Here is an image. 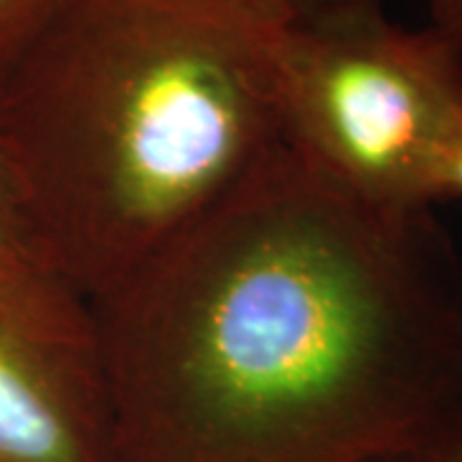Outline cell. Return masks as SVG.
Wrapping results in <instances>:
<instances>
[{"mask_svg":"<svg viewBox=\"0 0 462 462\" xmlns=\"http://www.w3.org/2000/svg\"><path fill=\"white\" fill-rule=\"evenodd\" d=\"M281 32L245 0H65L0 78V147L88 306L281 144Z\"/></svg>","mask_w":462,"mask_h":462,"instance_id":"7a4b0ae2","label":"cell"},{"mask_svg":"<svg viewBox=\"0 0 462 462\" xmlns=\"http://www.w3.org/2000/svg\"><path fill=\"white\" fill-rule=\"evenodd\" d=\"M278 65L282 142L306 165L378 208L445 203L462 132V57L445 33L367 3L282 26Z\"/></svg>","mask_w":462,"mask_h":462,"instance_id":"3957f363","label":"cell"},{"mask_svg":"<svg viewBox=\"0 0 462 462\" xmlns=\"http://www.w3.org/2000/svg\"><path fill=\"white\" fill-rule=\"evenodd\" d=\"M416 462H421V460H416Z\"/></svg>","mask_w":462,"mask_h":462,"instance_id":"7c38bea8","label":"cell"},{"mask_svg":"<svg viewBox=\"0 0 462 462\" xmlns=\"http://www.w3.org/2000/svg\"><path fill=\"white\" fill-rule=\"evenodd\" d=\"M62 5L65 0H0V78Z\"/></svg>","mask_w":462,"mask_h":462,"instance_id":"8992f818","label":"cell"},{"mask_svg":"<svg viewBox=\"0 0 462 462\" xmlns=\"http://www.w3.org/2000/svg\"><path fill=\"white\" fill-rule=\"evenodd\" d=\"M0 462H114L93 345L0 300Z\"/></svg>","mask_w":462,"mask_h":462,"instance_id":"277c9868","label":"cell"},{"mask_svg":"<svg viewBox=\"0 0 462 462\" xmlns=\"http://www.w3.org/2000/svg\"><path fill=\"white\" fill-rule=\"evenodd\" d=\"M424 462H462V424L445 437V442Z\"/></svg>","mask_w":462,"mask_h":462,"instance_id":"30bf717a","label":"cell"},{"mask_svg":"<svg viewBox=\"0 0 462 462\" xmlns=\"http://www.w3.org/2000/svg\"><path fill=\"white\" fill-rule=\"evenodd\" d=\"M114 462H416L462 424V257L285 142L88 306Z\"/></svg>","mask_w":462,"mask_h":462,"instance_id":"6da1fadb","label":"cell"},{"mask_svg":"<svg viewBox=\"0 0 462 462\" xmlns=\"http://www.w3.org/2000/svg\"><path fill=\"white\" fill-rule=\"evenodd\" d=\"M431 11V29L447 32L452 29V23L460 18L462 0H430Z\"/></svg>","mask_w":462,"mask_h":462,"instance_id":"9c48e42d","label":"cell"},{"mask_svg":"<svg viewBox=\"0 0 462 462\" xmlns=\"http://www.w3.org/2000/svg\"><path fill=\"white\" fill-rule=\"evenodd\" d=\"M439 33H445L447 39H449V44H452V47L457 50V54L462 57V14L460 18L452 23V29H447V32H439Z\"/></svg>","mask_w":462,"mask_h":462,"instance_id":"8fae6325","label":"cell"},{"mask_svg":"<svg viewBox=\"0 0 462 462\" xmlns=\"http://www.w3.org/2000/svg\"><path fill=\"white\" fill-rule=\"evenodd\" d=\"M0 300L39 327L93 345L90 311L51 267L0 147Z\"/></svg>","mask_w":462,"mask_h":462,"instance_id":"5b68a950","label":"cell"},{"mask_svg":"<svg viewBox=\"0 0 462 462\" xmlns=\"http://www.w3.org/2000/svg\"><path fill=\"white\" fill-rule=\"evenodd\" d=\"M245 3L270 21H275L281 26H291V23L311 21V18L337 14L345 8H355V5L383 3V0H245Z\"/></svg>","mask_w":462,"mask_h":462,"instance_id":"52a82bcc","label":"cell"},{"mask_svg":"<svg viewBox=\"0 0 462 462\" xmlns=\"http://www.w3.org/2000/svg\"><path fill=\"white\" fill-rule=\"evenodd\" d=\"M445 188L447 200L462 199V132L460 136L455 139V144L449 149V157H447Z\"/></svg>","mask_w":462,"mask_h":462,"instance_id":"ba28073f","label":"cell"}]
</instances>
